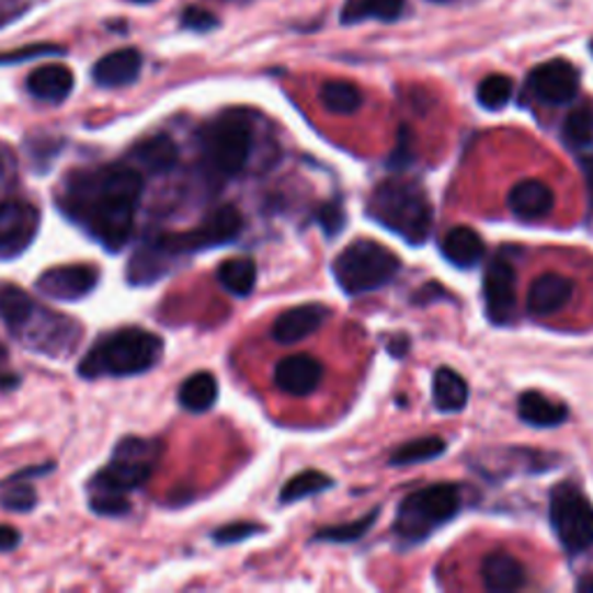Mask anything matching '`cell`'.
I'll return each instance as SVG.
<instances>
[{
  "mask_svg": "<svg viewBox=\"0 0 593 593\" xmlns=\"http://www.w3.org/2000/svg\"><path fill=\"white\" fill-rule=\"evenodd\" d=\"M98 276V270L89 267V264H60V267L47 270L35 285L39 295L49 299L79 301L95 290Z\"/></svg>",
  "mask_w": 593,
  "mask_h": 593,
  "instance_id": "4fadbf2b",
  "label": "cell"
},
{
  "mask_svg": "<svg viewBox=\"0 0 593 593\" xmlns=\"http://www.w3.org/2000/svg\"><path fill=\"white\" fill-rule=\"evenodd\" d=\"M369 214L408 243H424L432 232V202L415 181L387 179L378 183L369 199Z\"/></svg>",
  "mask_w": 593,
  "mask_h": 593,
  "instance_id": "3957f363",
  "label": "cell"
},
{
  "mask_svg": "<svg viewBox=\"0 0 593 593\" xmlns=\"http://www.w3.org/2000/svg\"><path fill=\"white\" fill-rule=\"evenodd\" d=\"M145 193V174L135 168L79 172L68 183L66 207L87 225L107 251H121L130 239L135 214Z\"/></svg>",
  "mask_w": 593,
  "mask_h": 593,
  "instance_id": "6da1fadb",
  "label": "cell"
},
{
  "mask_svg": "<svg viewBox=\"0 0 593 593\" xmlns=\"http://www.w3.org/2000/svg\"><path fill=\"white\" fill-rule=\"evenodd\" d=\"M443 255L457 267H474L484 255L482 237L470 228H453L441 241Z\"/></svg>",
  "mask_w": 593,
  "mask_h": 593,
  "instance_id": "603a6c76",
  "label": "cell"
},
{
  "mask_svg": "<svg viewBox=\"0 0 593 593\" xmlns=\"http://www.w3.org/2000/svg\"><path fill=\"white\" fill-rule=\"evenodd\" d=\"M332 270L341 290L357 297L385 288L401 270V260L378 241L357 239L339 253Z\"/></svg>",
  "mask_w": 593,
  "mask_h": 593,
  "instance_id": "277c9868",
  "label": "cell"
},
{
  "mask_svg": "<svg viewBox=\"0 0 593 593\" xmlns=\"http://www.w3.org/2000/svg\"><path fill=\"white\" fill-rule=\"evenodd\" d=\"M318 220L322 225V230L330 237H334L343 228V214L337 204H324V207L318 212Z\"/></svg>",
  "mask_w": 593,
  "mask_h": 593,
  "instance_id": "60d3db41",
  "label": "cell"
},
{
  "mask_svg": "<svg viewBox=\"0 0 593 593\" xmlns=\"http://www.w3.org/2000/svg\"><path fill=\"white\" fill-rule=\"evenodd\" d=\"M16 337H24V341L45 355H68L72 347L79 343V324L64 313H52L37 309L28 324Z\"/></svg>",
  "mask_w": 593,
  "mask_h": 593,
  "instance_id": "9c48e42d",
  "label": "cell"
},
{
  "mask_svg": "<svg viewBox=\"0 0 593 593\" xmlns=\"http://www.w3.org/2000/svg\"><path fill=\"white\" fill-rule=\"evenodd\" d=\"M563 139L572 149H589L593 145V114L589 107L570 112L563 124Z\"/></svg>",
  "mask_w": 593,
  "mask_h": 593,
  "instance_id": "e575fe53",
  "label": "cell"
},
{
  "mask_svg": "<svg viewBox=\"0 0 593 593\" xmlns=\"http://www.w3.org/2000/svg\"><path fill=\"white\" fill-rule=\"evenodd\" d=\"M153 468H156L153 461L112 455L110 464L105 468H100L98 474L93 476L91 489L93 492L128 494V492H133V489H139L151 478Z\"/></svg>",
  "mask_w": 593,
  "mask_h": 593,
  "instance_id": "5bb4252c",
  "label": "cell"
},
{
  "mask_svg": "<svg viewBox=\"0 0 593 593\" xmlns=\"http://www.w3.org/2000/svg\"><path fill=\"white\" fill-rule=\"evenodd\" d=\"M434 3H447V0H434Z\"/></svg>",
  "mask_w": 593,
  "mask_h": 593,
  "instance_id": "7dc6e473",
  "label": "cell"
},
{
  "mask_svg": "<svg viewBox=\"0 0 593 593\" xmlns=\"http://www.w3.org/2000/svg\"><path fill=\"white\" fill-rule=\"evenodd\" d=\"M327 313L330 311L322 304H301L295 306V309L283 311L272 324V339L283 345L299 343L320 330Z\"/></svg>",
  "mask_w": 593,
  "mask_h": 593,
  "instance_id": "e0dca14e",
  "label": "cell"
},
{
  "mask_svg": "<svg viewBox=\"0 0 593 593\" xmlns=\"http://www.w3.org/2000/svg\"><path fill=\"white\" fill-rule=\"evenodd\" d=\"M243 230V218L237 207L232 204H225L218 207L207 220H204L202 228L189 230V232H170L156 239L158 247L168 255H183V253H197L204 249L223 247V243H230L239 237Z\"/></svg>",
  "mask_w": 593,
  "mask_h": 593,
  "instance_id": "ba28073f",
  "label": "cell"
},
{
  "mask_svg": "<svg viewBox=\"0 0 593 593\" xmlns=\"http://www.w3.org/2000/svg\"><path fill=\"white\" fill-rule=\"evenodd\" d=\"M181 24L186 26V28H191V31L207 33V31H214L218 26V19L209 10L189 8L186 12H183V16H181Z\"/></svg>",
  "mask_w": 593,
  "mask_h": 593,
  "instance_id": "f35d334b",
  "label": "cell"
},
{
  "mask_svg": "<svg viewBox=\"0 0 593 593\" xmlns=\"http://www.w3.org/2000/svg\"><path fill=\"white\" fill-rule=\"evenodd\" d=\"M26 89L33 98L45 102H64L75 89V75L70 68L49 64L28 75Z\"/></svg>",
  "mask_w": 593,
  "mask_h": 593,
  "instance_id": "44dd1931",
  "label": "cell"
},
{
  "mask_svg": "<svg viewBox=\"0 0 593 593\" xmlns=\"http://www.w3.org/2000/svg\"><path fill=\"white\" fill-rule=\"evenodd\" d=\"M253 133L247 116L239 112H228L218 116L214 124L204 130V151L216 172L223 176L239 174L251 158Z\"/></svg>",
  "mask_w": 593,
  "mask_h": 593,
  "instance_id": "52a82bcc",
  "label": "cell"
},
{
  "mask_svg": "<svg viewBox=\"0 0 593 593\" xmlns=\"http://www.w3.org/2000/svg\"><path fill=\"white\" fill-rule=\"evenodd\" d=\"M162 357V339L141 327H126L100 339L79 364L81 378H126L151 372Z\"/></svg>",
  "mask_w": 593,
  "mask_h": 593,
  "instance_id": "7a4b0ae2",
  "label": "cell"
},
{
  "mask_svg": "<svg viewBox=\"0 0 593 593\" xmlns=\"http://www.w3.org/2000/svg\"><path fill=\"white\" fill-rule=\"evenodd\" d=\"M45 54H64V49L54 47V45H31L26 49H16V52H10V54H0V66H14V64H22V60L39 58V56H45Z\"/></svg>",
  "mask_w": 593,
  "mask_h": 593,
  "instance_id": "ab89813d",
  "label": "cell"
},
{
  "mask_svg": "<svg viewBox=\"0 0 593 593\" xmlns=\"http://www.w3.org/2000/svg\"><path fill=\"white\" fill-rule=\"evenodd\" d=\"M459 489L455 484H432L408 497L395 522V531L406 540H424L432 531L459 513Z\"/></svg>",
  "mask_w": 593,
  "mask_h": 593,
  "instance_id": "5b68a950",
  "label": "cell"
},
{
  "mask_svg": "<svg viewBox=\"0 0 593 593\" xmlns=\"http://www.w3.org/2000/svg\"><path fill=\"white\" fill-rule=\"evenodd\" d=\"M320 102L327 112L347 116L362 107V91L351 81H324L320 89Z\"/></svg>",
  "mask_w": 593,
  "mask_h": 593,
  "instance_id": "f546056e",
  "label": "cell"
},
{
  "mask_svg": "<svg viewBox=\"0 0 593 593\" xmlns=\"http://www.w3.org/2000/svg\"><path fill=\"white\" fill-rule=\"evenodd\" d=\"M520 420L531 426H559L568 418V408L561 403L549 401L540 392H524L517 403Z\"/></svg>",
  "mask_w": 593,
  "mask_h": 593,
  "instance_id": "d4e9b609",
  "label": "cell"
},
{
  "mask_svg": "<svg viewBox=\"0 0 593 593\" xmlns=\"http://www.w3.org/2000/svg\"><path fill=\"white\" fill-rule=\"evenodd\" d=\"M572 293H575V283H572V278L555 272L543 274L531 283L526 295V309L536 318L555 316L570 301Z\"/></svg>",
  "mask_w": 593,
  "mask_h": 593,
  "instance_id": "2e32d148",
  "label": "cell"
},
{
  "mask_svg": "<svg viewBox=\"0 0 593 593\" xmlns=\"http://www.w3.org/2000/svg\"><path fill=\"white\" fill-rule=\"evenodd\" d=\"M324 376V366L320 360L299 353L290 355L276 364L274 383L281 392L293 397H306L316 392Z\"/></svg>",
  "mask_w": 593,
  "mask_h": 593,
  "instance_id": "9a60e30c",
  "label": "cell"
},
{
  "mask_svg": "<svg viewBox=\"0 0 593 593\" xmlns=\"http://www.w3.org/2000/svg\"><path fill=\"white\" fill-rule=\"evenodd\" d=\"M262 526L260 524H251V522H232L225 524L220 528L214 531V543L216 545H235V543H243L253 538L255 534H260Z\"/></svg>",
  "mask_w": 593,
  "mask_h": 593,
  "instance_id": "74e56055",
  "label": "cell"
},
{
  "mask_svg": "<svg viewBox=\"0 0 593 593\" xmlns=\"http://www.w3.org/2000/svg\"><path fill=\"white\" fill-rule=\"evenodd\" d=\"M19 378L14 372H12V366H10V355H8V347L0 343V390H12V387L19 385Z\"/></svg>",
  "mask_w": 593,
  "mask_h": 593,
  "instance_id": "b9f144b4",
  "label": "cell"
},
{
  "mask_svg": "<svg viewBox=\"0 0 593 593\" xmlns=\"http://www.w3.org/2000/svg\"><path fill=\"white\" fill-rule=\"evenodd\" d=\"M528 89L545 105H566L580 91V72L568 60H549L528 75Z\"/></svg>",
  "mask_w": 593,
  "mask_h": 593,
  "instance_id": "7c38bea8",
  "label": "cell"
},
{
  "mask_svg": "<svg viewBox=\"0 0 593 593\" xmlns=\"http://www.w3.org/2000/svg\"><path fill=\"white\" fill-rule=\"evenodd\" d=\"M445 453V441L438 438V436H424V438H415V441H408L403 445H399L392 457H390V464L392 466H413V464H424V461H432L436 457H441Z\"/></svg>",
  "mask_w": 593,
  "mask_h": 593,
  "instance_id": "4dcf8cb0",
  "label": "cell"
},
{
  "mask_svg": "<svg viewBox=\"0 0 593 593\" xmlns=\"http://www.w3.org/2000/svg\"><path fill=\"white\" fill-rule=\"evenodd\" d=\"M406 0H347L341 12V24L353 26L366 19H378V22H395L401 16Z\"/></svg>",
  "mask_w": 593,
  "mask_h": 593,
  "instance_id": "4316f807",
  "label": "cell"
},
{
  "mask_svg": "<svg viewBox=\"0 0 593 593\" xmlns=\"http://www.w3.org/2000/svg\"><path fill=\"white\" fill-rule=\"evenodd\" d=\"M39 230V212L31 202L10 199L0 204V258L24 253Z\"/></svg>",
  "mask_w": 593,
  "mask_h": 593,
  "instance_id": "30bf717a",
  "label": "cell"
},
{
  "mask_svg": "<svg viewBox=\"0 0 593 593\" xmlns=\"http://www.w3.org/2000/svg\"><path fill=\"white\" fill-rule=\"evenodd\" d=\"M0 505H3L8 513H31L37 503L35 489L26 480H3L0 482Z\"/></svg>",
  "mask_w": 593,
  "mask_h": 593,
  "instance_id": "836d02e7",
  "label": "cell"
},
{
  "mask_svg": "<svg viewBox=\"0 0 593 593\" xmlns=\"http://www.w3.org/2000/svg\"><path fill=\"white\" fill-rule=\"evenodd\" d=\"M218 283L235 297H249L255 290L258 267L251 258H232L225 260L218 272Z\"/></svg>",
  "mask_w": 593,
  "mask_h": 593,
  "instance_id": "f1b7e54d",
  "label": "cell"
},
{
  "mask_svg": "<svg viewBox=\"0 0 593 593\" xmlns=\"http://www.w3.org/2000/svg\"><path fill=\"white\" fill-rule=\"evenodd\" d=\"M582 174H584L586 193H589V202H591V209H593V158L582 160Z\"/></svg>",
  "mask_w": 593,
  "mask_h": 593,
  "instance_id": "ee69618b",
  "label": "cell"
},
{
  "mask_svg": "<svg viewBox=\"0 0 593 593\" xmlns=\"http://www.w3.org/2000/svg\"><path fill=\"white\" fill-rule=\"evenodd\" d=\"M508 209L520 220H540L555 209V191L540 179H524L510 191Z\"/></svg>",
  "mask_w": 593,
  "mask_h": 593,
  "instance_id": "ac0fdd59",
  "label": "cell"
},
{
  "mask_svg": "<svg viewBox=\"0 0 593 593\" xmlns=\"http://www.w3.org/2000/svg\"><path fill=\"white\" fill-rule=\"evenodd\" d=\"M19 543H22L19 531L8 524H0V551H12L19 547Z\"/></svg>",
  "mask_w": 593,
  "mask_h": 593,
  "instance_id": "7bdbcfd3",
  "label": "cell"
},
{
  "mask_svg": "<svg viewBox=\"0 0 593 593\" xmlns=\"http://www.w3.org/2000/svg\"><path fill=\"white\" fill-rule=\"evenodd\" d=\"M510 98H513V79L505 77V75H489L480 81L478 87V102L489 110V112H497V110H503Z\"/></svg>",
  "mask_w": 593,
  "mask_h": 593,
  "instance_id": "d6a6232c",
  "label": "cell"
},
{
  "mask_svg": "<svg viewBox=\"0 0 593 593\" xmlns=\"http://www.w3.org/2000/svg\"><path fill=\"white\" fill-rule=\"evenodd\" d=\"M482 582L487 591L510 593L524 586L526 570L524 566L508 551H494L482 561Z\"/></svg>",
  "mask_w": 593,
  "mask_h": 593,
  "instance_id": "ffe728a7",
  "label": "cell"
},
{
  "mask_svg": "<svg viewBox=\"0 0 593 593\" xmlns=\"http://www.w3.org/2000/svg\"><path fill=\"white\" fill-rule=\"evenodd\" d=\"M380 515V510H374V513H369L366 517L353 522V524H341V526H330V528H322L316 534V540H324V543H355L360 540L366 531H369L376 522V517Z\"/></svg>",
  "mask_w": 593,
  "mask_h": 593,
  "instance_id": "d590c367",
  "label": "cell"
},
{
  "mask_svg": "<svg viewBox=\"0 0 593 593\" xmlns=\"http://www.w3.org/2000/svg\"><path fill=\"white\" fill-rule=\"evenodd\" d=\"M434 403L441 413H457L468 403V385L449 366H441L434 374Z\"/></svg>",
  "mask_w": 593,
  "mask_h": 593,
  "instance_id": "83f0119b",
  "label": "cell"
},
{
  "mask_svg": "<svg viewBox=\"0 0 593 593\" xmlns=\"http://www.w3.org/2000/svg\"><path fill=\"white\" fill-rule=\"evenodd\" d=\"M135 3H151V0H135Z\"/></svg>",
  "mask_w": 593,
  "mask_h": 593,
  "instance_id": "bcb514c9",
  "label": "cell"
},
{
  "mask_svg": "<svg viewBox=\"0 0 593 593\" xmlns=\"http://www.w3.org/2000/svg\"><path fill=\"white\" fill-rule=\"evenodd\" d=\"M578 589H580V591H589V593H593V578L582 580V582L578 584Z\"/></svg>",
  "mask_w": 593,
  "mask_h": 593,
  "instance_id": "f6af8a7d",
  "label": "cell"
},
{
  "mask_svg": "<svg viewBox=\"0 0 593 593\" xmlns=\"http://www.w3.org/2000/svg\"><path fill=\"white\" fill-rule=\"evenodd\" d=\"M218 401V380L209 372H197L179 387V406L189 413H207Z\"/></svg>",
  "mask_w": 593,
  "mask_h": 593,
  "instance_id": "cb8c5ba5",
  "label": "cell"
},
{
  "mask_svg": "<svg viewBox=\"0 0 593 593\" xmlns=\"http://www.w3.org/2000/svg\"><path fill=\"white\" fill-rule=\"evenodd\" d=\"M332 487V478L320 470H304V474L290 478L281 489V503H295L306 497H316Z\"/></svg>",
  "mask_w": 593,
  "mask_h": 593,
  "instance_id": "1f68e13d",
  "label": "cell"
},
{
  "mask_svg": "<svg viewBox=\"0 0 593 593\" xmlns=\"http://www.w3.org/2000/svg\"><path fill=\"white\" fill-rule=\"evenodd\" d=\"M89 508L100 517H124L130 513V501H126V494L93 492Z\"/></svg>",
  "mask_w": 593,
  "mask_h": 593,
  "instance_id": "8d00e7d4",
  "label": "cell"
},
{
  "mask_svg": "<svg viewBox=\"0 0 593 593\" xmlns=\"http://www.w3.org/2000/svg\"><path fill=\"white\" fill-rule=\"evenodd\" d=\"M141 72V54L137 49H118L102 56L93 66V81L102 89L128 87Z\"/></svg>",
  "mask_w": 593,
  "mask_h": 593,
  "instance_id": "d6986e66",
  "label": "cell"
},
{
  "mask_svg": "<svg viewBox=\"0 0 593 593\" xmlns=\"http://www.w3.org/2000/svg\"><path fill=\"white\" fill-rule=\"evenodd\" d=\"M549 522L570 555L593 547V505L578 487L563 482L551 489Z\"/></svg>",
  "mask_w": 593,
  "mask_h": 593,
  "instance_id": "8992f818",
  "label": "cell"
},
{
  "mask_svg": "<svg viewBox=\"0 0 593 593\" xmlns=\"http://www.w3.org/2000/svg\"><path fill=\"white\" fill-rule=\"evenodd\" d=\"M591 54H593V43H591Z\"/></svg>",
  "mask_w": 593,
  "mask_h": 593,
  "instance_id": "c3c4849f",
  "label": "cell"
},
{
  "mask_svg": "<svg viewBox=\"0 0 593 593\" xmlns=\"http://www.w3.org/2000/svg\"><path fill=\"white\" fill-rule=\"evenodd\" d=\"M137 166L149 174H168L179 160V147L170 135H153L133 147Z\"/></svg>",
  "mask_w": 593,
  "mask_h": 593,
  "instance_id": "7402d4cb",
  "label": "cell"
},
{
  "mask_svg": "<svg viewBox=\"0 0 593 593\" xmlns=\"http://www.w3.org/2000/svg\"><path fill=\"white\" fill-rule=\"evenodd\" d=\"M482 293L489 320L497 324H508L513 320L517 304V274L510 260L497 258L489 264L482 281Z\"/></svg>",
  "mask_w": 593,
  "mask_h": 593,
  "instance_id": "8fae6325",
  "label": "cell"
},
{
  "mask_svg": "<svg viewBox=\"0 0 593 593\" xmlns=\"http://www.w3.org/2000/svg\"><path fill=\"white\" fill-rule=\"evenodd\" d=\"M35 311V301L22 288H16L12 283L0 285V320L8 324L10 332H22Z\"/></svg>",
  "mask_w": 593,
  "mask_h": 593,
  "instance_id": "484cf974",
  "label": "cell"
}]
</instances>
